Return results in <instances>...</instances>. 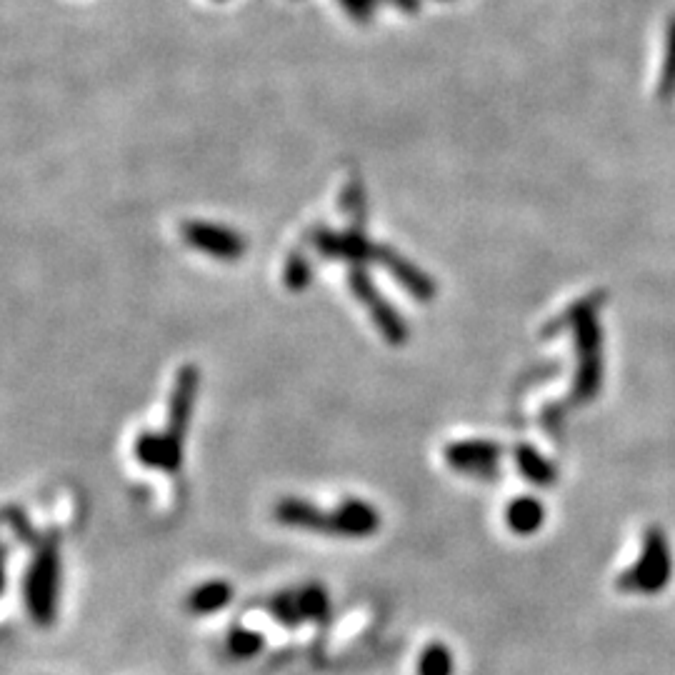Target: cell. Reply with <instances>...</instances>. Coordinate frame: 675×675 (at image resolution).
<instances>
[{"label":"cell","instance_id":"1","mask_svg":"<svg viewBox=\"0 0 675 675\" xmlns=\"http://www.w3.org/2000/svg\"><path fill=\"white\" fill-rule=\"evenodd\" d=\"M198 370L193 365H185L178 370L175 378L173 398H170V418L163 433H140L135 438L133 453L138 463L145 468H160L175 473L183 463V438L185 428L190 423V410H193L195 390H198Z\"/></svg>","mask_w":675,"mask_h":675},{"label":"cell","instance_id":"2","mask_svg":"<svg viewBox=\"0 0 675 675\" xmlns=\"http://www.w3.org/2000/svg\"><path fill=\"white\" fill-rule=\"evenodd\" d=\"M275 518L290 528L323 530V533H340L345 538H365L375 533L380 525L378 513L365 500H345L335 510H318L308 500L285 498L275 505Z\"/></svg>","mask_w":675,"mask_h":675},{"label":"cell","instance_id":"3","mask_svg":"<svg viewBox=\"0 0 675 675\" xmlns=\"http://www.w3.org/2000/svg\"><path fill=\"white\" fill-rule=\"evenodd\" d=\"M348 285L353 290L355 300L363 303L368 308V315L373 318V323L378 325V330L383 333V338L388 343L400 345L408 340V325L393 310V305L388 300H383L375 290L373 280L368 278V270H348Z\"/></svg>","mask_w":675,"mask_h":675},{"label":"cell","instance_id":"4","mask_svg":"<svg viewBox=\"0 0 675 675\" xmlns=\"http://www.w3.org/2000/svg\"><path fill=\"white\" fill-rule=\"evenodd\" d=\"M180 235L190 248L208 253L215 260H238L248 250V240L235 230L205 220H185L180 225Z\"/></svg>","mask_w":675,"mask_h":675},{"label":"cell","instance_id":"5","mask_svg":"<svg viewBox=\"0 0 675 675\" xmlns=\"http://www.w3.org/2000/svg\"><path fill=\"white\" fill-rule=\"evenodd\" d=\"M55 585H58V555H55V548H45L30 565L28 583H25L28 608L38 623L53 620Z\"/></svg>","mask_w":675,"mask_h":675},{"label":"cell","instance_id":"6","mask_svg":"<svg viewBox=\"0 0 675 675\" xmlns=\"http://www.w3.org/2000/svg\"><path fill=\"white\" fill-rule=\"evenodd\" d=\"M328 608V598H325V590L318 585H308V588L298 590V593L280 595L278 603H275V618L288 620V615H293L290 623H298V620L318 618Z\"/></svg>","mask_w":675,"mask_h":675},{"label":"cell","instance_id":"7","mask_svg":"<svg viewBox=\"0 0 675 675\" xmlns=\"http://www.w3.org/2000/svg\"><path fill=\"white\" fill-rule=\"evenodd\" d=\"M493 458V448L488 443H478V440H463V443H453L445 450V460L453 465L455 470H483Z\"/></svg>","mask_w":675,"mask_h":675},{"label":"cell","instance_id":"8","mask_svg":"<svg viewBox=\"0 0 675 675\" xmlns=\"http://www.w3.org/2000/svg\"><path fill=\"white\" fill-rule=\"evenodd\" d=\"M230 585L223 583V580H213V583H205L200 585V588H195L193 593H190V610L193 613H200V615H208V613H215V610L225 608V605L230 603Z\"/></svg>","mask_w":675,"mask_h":675},{"label":"cell","instance_id":"9","mask_svg":"<svg viewBox=\"0 0 675 675\" xmlns=\"http://www.w3.org/2000/svg\"><path fill=\"white\" fill-rule=\"evenodd\" d=\"M338 3L355 23H370L378 5H393V8L408 10V13H415L420 8V0H338Z\"/></svg>","mask_w":675,"mask_h":675},{"label":"cell","instance_id":"10","mask_svg":"<svg viewBox=\"0 0 675 675\" xmlns=\"http://www.w3.org/2000/svg\"><path fill=\"white\" fill-rule=\"evenodd\" d=\"M418 675H453V655L445 645L433 643L420 653Z\"/></svg>","mask_w":675,"mask_h":675},{"label":"cell","instance_id":"11","mask_svg":"<svg viewBox=\"0 0 675 675\" xmlns=\"http://www.w3.org/2000/svg\"><path fill=\"white\" fill-rule=\"evenodd\" d=\"M313 278V268L310 260L303 253H290L288 263H285V285L290 290H303Z\"/></svg>","mask_w":675,"mask_h":675},{"label":"cell","instance_id":"12","mask_svg":"<svg viewBox=\"0 0 675 675\" xmlns=\"http://www.w3.org/2000/svg\"><path fill=\"white\" fill-rule=\"evenodd\" d=\"M258 648H263V638L253 630H233L230 633V650L235 655H243V658H250Z\"/></svg>","mask_w":675,"mask_h":675}]
</instances>
